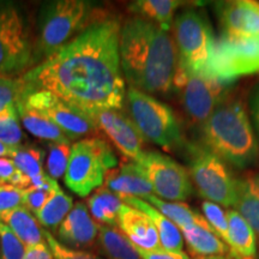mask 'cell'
<instances>
[{
  "label": "cell",
  "mask_w": 259,
  "mask_h": 259,
  "mask_svg": "<svg viewBox=\"0 0 259 259\" xmlns=\"http://www.w3.org/2000/svg\"><path fill=\"white\" fill-rule=\"evenodd\" d=\"M118 18L100 11L72 41L21 78L24 89L45 90L85 114L121 109L126 95L119 56Z\"/></svg>",
  "instance_id": "6da1fadb"
},
{
  "label": "cell",
  "mask_w": 259,
  "mask_h": 259,
  "mask_svg": "<svg viewBox=\"0 0 259 259\" xmlns=\"http://www.w3.org/2000/svg\"><path fill=\"white\" fill-rule=\"evenodd\" d=\"M119 56L131 88L149 95H166L173 89L178 54L169 31L141 17L130 18L120 27Z\"/></svg>",
  "instance_id": "7a4b0ae2"
},
{
  "label": "cell",
  "mask_w": 259,
  "mask_h": 259,
  "mask_svg": "<svg viewBox=\"0 0 259 259\" xmlns=\"http://www.w3.org/2000/svg\"><path fill=\"white\" fill-rule=\"evenodd\" d=\"M200 128L204 148L223 162L247 167L257 160V138L241 101L225 100Z\"/></svg>",
  "instance_id": "3957f363"
},
{
  "label": "cell",
  "mask_w": 259,
  "mask_h": 259,
  "mask_svg": "<svg viewBox=\"0 0 259 259\" xmlns=\"http://www.w3.org/2000/svg\"><path fill=\"white\" fill-rule=\"evenodd\" d=\"M87 0H52L42 3L34 41V66L66 46L99 14Z\"/></svg>",
  "instance_id": "277c9868"
},
{
  "label": "cell",
  "mask_w": 259,
  "mask_h": 259,
  "mask_svg": "<svg viewBox=\"0 0 259 259\" xmlns=\"http://www.w3.org/2000/svg\"><path fill=\"white\" fill-rule=\"evenodd\" d=\"M118 160L111 145L102 139H79L71 147L64 183L77 196L85 198L105 183L107 171L114 169Z\"/></svg>",
  "instance_id": "5b68a950"
},
{
  "label": "cell",
  "mask_w": 259,
  "mask_h": 259,
  "mask_svg": "<svg viewBox=\"0 0 259 259\" xmlns=\"http://www.w3.org/2000/svg\"><path fill=\"white\" fill-rule=\"evenodd\" d=\"M173 30L178 67L192 74L208 76L216 41L206 16L196 10H185L174 19Z\"/></svg>",
  "instance_id": "8992f818"
},
{
  "label": "cell",
  "mask_w": 259,
  "mask_h": 259,
  "mask_svg": "<svg viewBox=\"0 0 259 259\" xmlns=\"http://www.w3.org/2000/svg\"><path fill=\"white\" fill-rule=\"evenodd\" d=\"M126 100L132 121L142 137L166 150L183 147V132L170 107L131 87L126 92Z\"/></svg>",
  "instance_id": "52a82bcc"
},
{
  "label": "cell",
  "mask_w": 259,
  "mask_h": 259,
  "mask_svg": "<svg viewBox=\"0 0 259 259\" xmlns=\"http://www.w3.org/2000/svg\"><path fill=\"white\" fill-rule=\"evenodd\" d=\"M32 65L34 41L23 15L15 3L0 2V76L17 77Z\"/></svg>",
  "instance_id": "ba28073f"
},
{
  "label": "cell",
  "mask_w": 259,
  "mask_h": 259,
  "mask_svg": "<svg viewBox=\"0 0 259 259\" xmlns=\"http://www.w3.org/2000/svg\"><path fill=\"white\" fill-rule=\"evenodd\" d=\"M190 177L208 202L235 206L236 180L221 158L204 147L190 145Z\"/></svg>",
  "instance_id": "9c48e42d"
},
{
  "label": "cell",
  "mask_w": 259,
  "mask_h": 259,
  "mask_svg": "<svg viewBox=\"0 0 259 259\" xmlns=\"http://www.w3.org/2000/svg\"><path fill=\"white\" fill-rule=\"evenodd\" d=\"M158 198L184 202L192 192L190 173L173 158L157 151H143L135 161Z\"/></svg>",
  "instance_id": "30bf717a"
},
{
  "label": "cell",
  "mask_w": 259,
  "mask_h": 259,
  "mask_svg": "<svg viewBox=\"0 0 259 259\" xmlns=\"http://www.w3.org/2000/svg\"><path fill=\"white\" fill-rule=\"evenodd\" d=\"M173 89L179 93L190 118L202 125L226 100L228 84L212 77L189 73L177 66Z\"/></svg>",
  "instance_id": "8fae6325"
},
{
  "label": "cell",
  "mask_w": 259,
  "mask_h": 259,
  "mask_svg": "<svg viewBox=\"0 0 259 259\" xmlns=\"http://www.w3.org/2000/svg\"><path fill=\"white\" fill-rule=\"evenodd\" d=\"M259 72V40H231L215 44L208 76L229 84L239 77Z\"/></svg>",
  "instance_id": "7c38bea8"
},
{
  "label": "cell",
  "mask_w": 259,
  "mask_h": 259,
  "mask_svg": "<svg viewBox=\"0 0 259 259\" xmlns=\"http://www.w3.org/2000/svg\"><path fill=\"white\" fill-rule=\"evenodd\" d=\"M21 99L29 107L46 115L69 137L70 141L88 136L97 130L88 114L74 108L50 92L29 90L23 87Z\"/></svg>",
  "instance_id": "4fadbf2b"
},
{
  "label": "cell",
  "mask_w": 259,
  "mask_h": 259,
  "mask_svg": "<svg viewBox=\"0 0 259 259\" xmlns=\"http://www.w3.org/2000/svg\"><path fill=\"white\" fill-rule=\"evenodd\" d=\"M97 130H101L120 153L132 162L141 156L144 138L136 125L120 109H103L89 115Z\"/></svg>",
  "instance_id": "5bb4252c"
},
{
  "label": "cell",
  "mask_w": 259,
  "mask_h": 259,
  "mask_svg": "<svg viewBox=\"0 0 259 259\" xmlns=\"http://www.w3.org/2000/svg\"><path fill=\"white\" fill-rule=\"evenodd\" d=\"M222 37L231 40H259V3L253 0L222 2L216 6Z\"/></svg>",
  "instance_id": "9a60e30c"
},
{
  "label": "cell",
  "mask_w": 259,
  "mask_h": 259,
  "mask_svg": "<svg viewBox=\"0 0 259 259\" xmlns=\"http://www.w3.org/2000/svg\"><path fill=\"white\" fill-rule=\"evenodd\" d=\"M100 225L90 215L85 203L77 202L56 232L57 240L72 250L94 248L99 240Z\"/></svg>",
  "instance_id": "2e32d148"
},
{
  "label": "cell",
  "mask_w": 259,
  "mask_h": 259,
  "mask_svg": "<svg viewBox=\"0 0 259 259\" xmlns=\"http://www.w3.org/2000/svg\"><path fill=\"white\" fill-rule=\"evenodd\" d=\"M118 227L137 248L145 251L162 248L153 221L143 211L134 206L122 204L118 215Z\"/></svg>",
  "instance_id": "e0dca14e"
},
{
  "label": "cell",
  "mask_w": 259,
  "mask_h": 259,
  "mask_svg": "<svg viewBox=\"0 0 259 259\" xmlns=\"http://www.w3.org/2000/svg\"><path fill=\"white\" fill-rule=\"evenodd\" d=\"M105 183L121 200L130 197L144 199L145 197L154 194L150 183L135 162L124 163L119 168L107 171Z\"/></svg>",
  "instance_id": "ac0fdd59"
},
{
  "label": "cell",
  "mask_w": 259,
  "mask_h": 259,
  "mask_svg": "<svg viewBox=\"0 0 259 259\" xmlns=\"http://www.w3.org/2000/svg\"><path fill=\"white\" fill-rule=\"evenodd\" d=\"M190 251L197 257L229 254V247L206 222L205 219L180 229Z\"/></svg>",
  "instance_id": "d6986e66"
},
{
  "label": "cell",
  "mask_w": 259,
  "mask_h": 259,
  "mask_svg": "<svg viewBox=\"0 0 259 259\" xmlns=\"http://www.w3.org/2000/svg\"><path fill=\"white\" fill-rule=\"evenodd\" d=\"M229 232V257L232 259H254L257 254L255 233L236 210L227 211Z\"/></svg>",
  "instance_id": "ffe728a7"
},
{
  "label": "cell",
  "mask_w": 259,
  "mask_h": 259,
  "mask_svg": "<svg viewBox=\"0 0 259 259\" xmlns=\"http://www.w3.org/2000/svg\"><path fill=\"white\" fill-rule=\"evenodd\" d=\"M122 202L130 206H134V208L141 210L145 215L149 216V219L153 221L155 228H156L161 247L163 250L176 252L183 251L184 236L181 234L179 227L174 225L170 220H168L166 216L162 215L153 205H150L148 202L141 198L130 197V198L122 199Z\"/></svg>",
  "instance_id": "44dd1931"
},
{
  "label": "cell",
  "mask_w": 259,
  "mask_h": 259,
  "mask_svg": "<svg viewBox=\"0 0 259 259\" xmlns=\"http://www.w3.org/2000/svg\"><path fill=\"white\" fill-rule=\"evenodd\" d=\"M16 108H17L19 121L34 137L44 139L48 143L51 142H71L69 137L53 121L50 120L42 113L37 112L36 109L29 107L21 97L16 103Z\"/></svg>",
  "instance_id": "7402d4cb"
},
{
  "label": "cell",
  "mask_w": 259,
  "mask_h": 259,
  "mask_svg": "<svg viewBox=\"0 0 259 259\" xmlns=\"http://www.w3.org/2000/svg\"><path fill=\"white\" fill-rule=\"evenodd\" d=\"M0 221L5 223L27 247L46 241L44 228H41L34 213L29 211L25 206H19L3 213L0 215Z\"/></svg>",
  "instance_id": "603a6c76"
},
{
  "label": "cell",
  "mask_w": 259,
  "mask_h": 259,
  "mask_svg": "<svg viewBox=\"0 0 259 259\" xmlns=\"http://www.w3.org/2000/svg\"><path fill=\"white\" fill-rule=\"evenodd\" d=\"M236 208L259 236V174L236 180Z\"/></svg>",
  "instance_id": "cb8c5ba5"
},
{
  "label": "cell",
  "mask_w": 259,
  "mask_h": 259,
  "mask_svg": "<svg viewBox=\"0 0 259 259\" xmlns=\"http://www.w3.org/2000/svg\"><path fill=\"white\" fill-rule=\"evenodd\" d=\"M181 4L183 2L179 0H137L128 5V10L135 14V17L147 19L169 31L174 15Z\"/></svg>",
  "instance_id": "d4e9b609"
},
{
  "label": "cell",
  "mask_w": 259,
  "mask_h": 259,
  "mask_svg": "<svg viewBox=\"0 0 259 259\" xmlns=\"http://www.w3.org/2000/svg\"><path fill=\"white\" fill-rule=\"evenodd\" d=\"M122 204L124 202L120 197L112 192L106 185L96 189L87 199L90 215L101 226H118V215Z\"/></svg>",
  "instance_id": "484cf974"
},
{
  "label": "cell",
  "mask_w": 259,
  "mask_h": 259,
  "mask_svg": "<svg viewBox=\"0 0 259 259\" xmlns=\"http://www.w3.org/2000/svg\"><path fill=\"white\" fill-rule=\"evenodd\" d=\"M97 245L107 259H142L136 246L116 227L100 225Z\"/></svg>",
  "instance_id": "4316f807"
},
{
  "label": "cell",
  "mask_w": 259,
  "mask_h": 259,
  "mask_svg": "<svg viewBox=\"0 0 259 259\" xmlns=\"http://www.w3.org/2000/svg\"><path fill=\"white\" fill-rule=\"evenodd\" d=\"M73 208V200L60 187L54 191L40 211L35 213L38 223L45 228L57 232L61 222Z\"/></svg>",
  "instance_id": "83f0119b"
},
{
  "label": "cell",
  "mask_w": 259,
  "mask_h": 259,
  "mask_svg": "<svg viewBox=\"0 0 259 259\" xmlns=\"http://www.w3.org/2000/svg\"><path fill=\"white\" fill-rule=\"evenodd\" d=\"M143 200L153 205L155 209L158 210L162 215L166 216L168 220H170L174 225L179 227V229L202 221L204 219V216L199 215L198 212L194 211L187 204L183 202H168V200L158 198L155 194L145 197Z\"/></svg>",
  "instance_id": "f1b7e54d"
},
{
  "label": "cell",
  "mask_w": 259,
  "mask_h": 259,
  "mask_svg": "<svg viewBox=\"0 0 259 259\" xmlns=\"http://www.w3.org/2000/svg\"><path fill=\"white\" fill-rule=\"evenodd\" d=\"M44 149L35 145H18L10 160L25 177L34 178L46 173L44 170Z\"/></svg>",
  "instance_id": "f546056e"
},
{
  "label": "cell",
  "mask_w": 259,
  "mask_h": 259,
  "mask_svg": "<svg viewBox=\"0 0 259 259\" xmlns=\"http://www.w3.org/2000/svg\"><path fill=\"white\" fill-rule=\"evenodd\" d=\"M71 142H51L48 143V155L46 162L47 176L53 180L64 178L69 166L71 155Z\"/></svg>",
  "instance_id": "4dcf8cb0"
},
{
  "label": "cell",
  "mask_w": 259,
  "mask_h": 259,
  "mask_svg": "<svg viewBox=\"0 0 259 259\" xmlns=\"http://www.w3.org/2000/svg\"><path fill=\"white\" fill-rule=\"evenodd\" d=\"M23 138L24 135L19 124L16 106L0 113V142L11 147H18L22 145Z\"/></svg>",
  "instance_id": "1f68e13d"
},
{
  "label": "cell",
  "mask_w": 259,
  "mask_h": 259,
  "mask_svg": "<svg viewBox=\"0 0 259 259\" xmlns=\"http://www.w3.org/2000/svg\"><path fill=\"white\" fill-rule=\"evenodd\" d=\"M204 212V219L209 223L213 232L218 234L226 245L229 247V232H228V220H227V211H225L219 204L205 200L202 204Z\"/></svg>",
  "instance_id": "d6a6232c"
},
{
  "label": "cell",
  "mask_w": 259,
  "mask_h": 259,
  "mask_svg": "<svg viewBox=\"0 0 259 259\" xmlns=\"http://www.w3.org/2000/svg\"><path fill=\"white\" fill-rule=\"evenodd\" d=\"M27 246L0 221V259H23Z\"/></svg>",
  "instance_id": "836d02e7"
},
{
  "label": "cell",
  "mask_w": 259,
  "mask_h": 259,
  "mask_svg": "<svg viewBox=\"0 0 259 259\" xmlns=\"http://www.w3.org/2000/svg\"><path fill=\"white\" fill-rule=\"evenodd\" d=\"M23 93V82L19 77L0 76V113L16 103Z\"/></svg>",
  "instance_id": "e575fe53"
},
{
  "label": "cell",
  "mask_w": 259,
  "mask_h": 259,
  "mask_svg": "<svg viewBox=\"0 0 259 259\" xmlns=\"http://www.w3.org/2000/svg\"><path fill=\"white\" fill-rule=\"evenodd\" d=\"M59 185L57 181H54L51 186L46 187H32V189L23 190L24 194V206L29 211L36 213L44 208V205L48 202L52 194L56 191Z\"/></svg>",
  "instance_id": "d590c367"
},
{
  "label": "cell",
  "mask_w": 259,
  "mask_h": 259,
  "mask_svg": "<svg viewBox=\"0 0 259 259\" xmlns=\"http://www.w3.org/2000/svg\"><path fill=\"white\" fill-rule=\"evenodd\" d=\"M44 235L56 259H103L93 252L72 250V248L66 247V246L60 244L47 229H44Z\"/></svg>",
  "instance_id": "8d00e7d4"
},
{
  "label": "cell",
  "mask_w": 259,
  "mask_h": 259,
  "mask_svg": "<svg viewBox=\"0 0 259 259\" xmlns=\"http://www.w3.org/2000/svg\"><path fill=\"white\" fill-rule=\"evenodd\" d=\"M19 206H24L23 190L14 185L0 187V215Z\"/></svg>",
  "instance_id": "74e56055"
},
{
  "label": "cell",
  "mask_w": 259,
  "mask_h": 259,
  "mask_svg": "<svg viewBox=\"0 0 259 259\" xmlns=\"http://www.w3.org/2000/svg\"><path fill=\"white\" fill-rule=\"evenodd\" d=\"M137 251L142 259H190L189 255L183 251H167L163 250V248H158V250L153 251H145L141 250V248H137Z\"/></svg>",
  "instance_id": "f35d334b"
},
{
  "label": "cell",
  "mask_w": 259,
  "mask_h": 259,
  "mask_svg": "<svg viewBox=\"0 0 259 259\" xmlns=\"http://www.w3.org/2000/svg\"><path fill=\"white\" fill-rule=\"evenodd\" d=\"M18 174L16 168L10 158H0V187L4 185H12Z\"/></svg>",
  "instance_id": "ab89813d"
},
{
  "label": "cell",
  "mask_w": 259,
  "mask_h": 259,
  "mask_svg": "<svg viewBox=\"0 0 259 259\" xmlns=\"http://www.w3.org/2000/svg\"><path fill=\"white\" fill-rule=\"evenodd\" d=\"M23 259H54V255L47 241H44L37 245L28 246Z\"/></svg>",
  "instance_id": "60d3db41"
},
{
  "label": "cell",
  "mask_w": 259,
  "mask_h": 259,
  "mask_svg": "<svg viewBox=\"0 0 259 259\" xmlns=\"http://www.w3.org/2000/svg\"><path fill=\"white\" fill-rule=\"evenodd\" d=\"M251 113H252V118H253L255 128H257V132L259 135V87L254 90L253 95H252Z\"/></svg>",
  "instance_id": "b9f144b4"
},
{
  "label": "cell",
  "mask_w": 259,
  "mask_h": 259,
  "mask_svg": "<svg viewBox=\"0 0 259 259\" xmlns=\"http://www.w3.org/2000/svg\"><path fill=\"white\" fill-rule=\"evenodd\" d=\"M16 148L17 147H11L3 142H0V158H11L14 155Z\"/></svg>",
  "instance_id": "7bdbcfd3"
},
{
  "label": "cell",
  "mask_w": 259,
  "mask_h": 259,
  "mask_svg": "<svg viewBox=\"0 0 259 259\" xmlns=\"http://www.w3.org/2000/svg\"><path fill=\"white\" fill-rule=\"evenodd\" d=\"M227 255H212V257H197L194 259H226Z\"/></svg>",
  "instance_id": "ee69618b"
},
{
  "label": "cell",
  "mask_w": 259,
  "mask_h": 259,
  "mask_svg": "<svg viewBox=\"0 0 259 259\" xmlns=\"http://www.w3.org/2000/svg\"><path fill=\"white\" fill-rule=\"evenodd\" d=\"M226 259H232V258L229 257V254H228V255H227V257H226Z\"/></svg>",
  "instance_id": "f6af8a7d"
}]
</instances>
